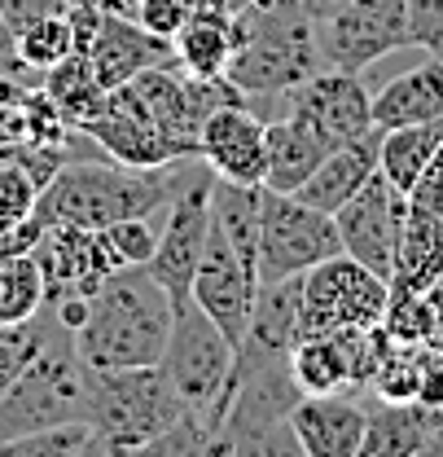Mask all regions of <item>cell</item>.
Returning a JSON list of instances; mask_svg holds the SVG:
<instances>
[{"label": "cell", "instance_id": "obj_15", "mask_svg": "<svg viewBox=\"0 0 443 457\" xmlns=\"http://www.w3.org/2000/svg\"><path fill=\"white\" fill-rule=\"evenodd\" d=\"M202 163L220 180L233 185H264L268 180V123L250 111L246 102L220 106L202 123L198 141Z\"/></svg>", "mask_w": 443, "mask_h": 457}, {"label": "cell", "instance_id": "obj_28", "mask_svg": "<svg viewBox=\"0 0 443 457\" xmlns=\"http://www.w3.org/2000/svg\"><path fill=\"white\" fill-rule=\"evenodd\" d=\"M443 317V290L431 286V290H395L390 286L387 312H382V330H387L395 343H413V347H426L435 326Z\"/></svg>", "mask_w": 443, "mask_h": 457}, {"label": "cell", "instance_id": "obj_19", "mask_svg": "<svg viewBox=\"0 0 443 457\" xmlns=\"http://www.w3.org/2000/svg\"><path fill=\"white\" fill-rule=\"evenodd\" d=\"M299 317H303V278L259 282L250 326L237 343V361H290L299 343Z\"/></svg>", "mask_w": 443, "mask_h": 457}, {"label": "cell", "instance_id": "obj_22", "mask_svg": "<svg viewBox=\"0 0 443 457\" xmlns=\"http://www.w3.org/2000/svg\"><path fill=\"white\" fill-rule=\"evenodd\" d=\"M443 422V409H426L417 400H378L365 422V440L356 457H422Z\"/></svg>", "mask_w": 443, "mask_h": 457}, {"label": "cell", "instance_id": "obj_42", "mask_svg": "<svg viewBox=\"0 0 443 457\" xmlns=\"http://www.w3.org/2000/svg\"><path fill=\"white\" fill-rule=\"evenodd\" d=\"M18 102H22V97H18ZM18 102H0V150L27 141V119H22V106H18Z\"/></svg>", "mask_w": 443, "mask_h": 457}, {"label": "cell", "instance_id": "obj_2", "mask_svg": "<svg viewBox=\"0 0 443 457\" xmlns=\"http://www.w3.org/2000/svg\"><path fill=\"white\" fill-rule=\"evenodd\" d=\"M193 159H202V154H193ZM193 159H180V163H167V168H127V163H114V159L66 163L40 189L36 216L45 225L79 228H106L114 220H132V216H159L171 203V194L180 189Z\"/></svg>", "mask_w": 443, "mask_h": 457}, {"label": "cell", "instance_id": "obj_20", "mask_svg": "<svg viewBox=\"0 0 443 457\" xmlns=\"http://www.w3.org/2000/svg\"><path fill=\"white\" fill-rule=\"evenodd\" d=\"M294 422V436L303 445L308 457H356L360 453V440H365V422H369V409L338 396H303L290 413Z\"/></svg>", "mask_w": 443, "mask_h": 457}, {"label": "cell", "instance_id": "obj_8", "mask_svg": "<svg viewBox=\"0 0 443 457\" xmlns=\"http://www.w3.org/2000/svg\"><path fill=\"white\" fill-rule=\"evenodd\" d=\"M342 255L338 220L330 212L308 207L294 194L264 185V220H259V282L303 278L316 264Z\"/></svg>", "mask_w": 443, "mask_h": 457}, {"label": "cell", "instance_id": "obj_3", "mask_svg": "<svg viewBox=\"0 0 443 457\" xmlns=\"http://www.w3.org/2000/svg\"><path fill=\"white\" fill-rule=\"evenodd\" d=\"M242 45L228 62V79L246 97H281L330 71L321 54V27L299 9V0H273L264 9H246Z\"/></svg>", "mask_w": 443, "mask_h": 457}, {"label": "cell", "instance_id": "obj_29", "mask_svg": "<svg viewBox=\"0 0 443 457\" xmlns=\"http://www.w3.org/2000/svg\"><path fill=\"white\" fill-rule=\"evenodd\" d=\"M62 335L57 317L45 308V317H31V321H0V396L22 378V370ZM70 335V330H66Z\"/></svg>", "mask_w": 443, "mask_h": 457}, {"label": "cell", "instance_id": "obj_11", "mask_svg": "<svg viewBox=\"0 0 443 457\" xmlns=\"http://www.w3.org/2000/svg\"><path fill=\"white\" fill-rule=\"evenodd\" d=\"M404 216H408V194H399L382 171H373L369 185L351 203H342L333 212L338 237H342V255H351L356 264L373 269L378 278L390 282L395 260H399Z\"/></svg>", "mask_w": 443, "mask_h": 457}, {"label": "cell", "instance_id": "obj_38", "mask_svg": "<svg viewBox=\"0 0 443 457\" xmlns=\"http://www.w3.org/2000/svg\"><path fill=\"white\" fill-rule=\"evenodd\" d=\"M408 36L417 49L443 62V0H408Z\"/></svg>", "mask_w": 443, "mask_h": 457}, {"label": "cell", "instance_id": "obj_36", "mask_svg": "<svg viewBox=\"0 0 443 457\" xmlns=\"http://www.w3.org/2000/svg\"><path fill=\"white\" fill-rule=\"evenodd\" d=\"M18 106H22V119H27V141H31V145H66V141H70L75 128L62 119L57 102L45 93V84H40V88H27Z\"/></svg>", "mask_w": 443, "mask_h": 457}, {"label": "cell", "instance_id": "obj_27", "mask_svg": "<svg viewBox=\"0 0 443 457\" xmlns=\"http://www.w3.org/2000/svg\"><path fill=\"white\" fill-rule=\"evenodd\" d=\"M45 93L57 102L62 119H66L75 132L88 128L97 114L106 111V102H111V88H102V79H97L88 54H70L66 62H57L53 71H45Z\"/></svg>", "mask_w": 443, "mask_h": 457}, {"label": "cell", "instance_id": "obj_10", "mask_svg": "<svg viewBox=\"0 0 443 457\" xmlns=\"http://www.w3.org/2000/svg\"><path fill=\"white\" fill-rule=\"evenodd\" d=\"M321 27V54L330 71L360 75L365 66L382 62L413 45L408 36V0H347Z\"/></svg>", "mask_w": 443, "mask_h": 457}, {"label": "cell", "instance_id": "obj_24", "mask_svg": "<svg viewBox=\"0 0 443 457\" xmlns=\"http://www.w3.org/2000/svg\"><path fill=\"white\" fill-rule=\"evenodd\" d=\"M330 150L333 145L303 114H281L268 123V180L264 185L277 189V194H294Z\"/></svg>", "mask_w": 443, "mask_h": 457}, {"label": "cell", "instance_id": "obj_39", "mask_svg": "<svg viewBox=\"0 0 443 457\" xmlns=\"http://www.w3.org/2000/svg\"><path fill=\"white\" fill-rule=\"evenodd\" d=\"M0 75L13 79V84H22V88H40V84H45V79L18 57V36H13V27H9L4 13H0Z\"/></svg>", "mask_w": 443, "mask_h": 457}, {"label": "cell", "instance_id": "obj_41", "mask_svg": "<svg viewBox=\"0 0 443 457\" xmlns=\"http://www.w3.org/2000/svg\"><path fill=\"white\" fill-rule=\"evenodd\" d=\"M417 404L426 409H443V352L426 347L422 356V387H417Z\"/></svg>", "mask_w": 443, "mask_h": 457}, {"label": "cell", "instance_id": "obj_45", "mask_svg": "<svg viewBox=\"0 0 443 457\" xmlns=\"http://www.w3.org/2000/svg\"><path fill=\"white\" fill-rule=\"evenodd\" d=\"M97 4H102V9H106V13H123V18H132V13H136V4H141V0H97Z\"/></svg>", "mask_w": 443, "mask_h": 457}, {"label": "cell", "instance_id": "obj_13", "mask_svg": "<svg viewBox=\"0 0 443 457\" xmlns=\"http://www.w3.org/2000/svg\"><path fill=\"white\" fill-rule=\"evenodd\" d=\"M443 278V150L426 176L408 189V216L399 237V260L390 286L395 290H431Z\"/></svg>", "mask_w": 443, "mask_h": 457}, {"label": "cell", "instance_id": "obj_46", "mask_svg": "<svg viewBox=\"0 0 443 457\" xmlns=\"http://www.w3.org/2000/svg\"><path fill=\"white\" fill-rule=\"evenodd\" d=\"M22 93H27L22 84H13V79H4V75H0V102H18Z\"/></svg>", "mask_w": 443, "mask_h": 457}, {"label": "cell", "instance_id": "obj_37", "mask_svg": "<svg viewBox=\"0 0 443 457\" xmlns=\"http://www.w3.org/2000/svg\"><path fill=\"white\" fill-rule=\"evenodd\" d=\"M189 13H193V9H189V0H141L132 18H136V22H141L150 36H159V40H167V45H171V40L185 31Z\"/></svg>", "mask_w": 443, "mask_h": 457}, {"label": "cell", "instance_id": "obj_4", "mask_svg": "<svg viewBox=\"0 0 443 457\" xmlns=\"http://www.w3.org/2000/svg\"><path fill=\"white\" fill-rule=\"evenodd\" d=\"M189 409L171 392L159 365L141 370H88V427L114 457L154 440Z\"/></svg>", "mask_w": 443, "mask_h": 457}, {"label": "cell", "instance_id": "obj_44", "mask_svg": "<svg viewBox=\"0 0 443 457\" xmlns=\"http://www.w3.org/2000/svg\"><path fill=\"white\" fill-rule=\"evenodd\" d=\"M193 13H242V0H189Z\"/></svg>", "mask_w": 443, "mask_h": 457}, {"label": "cell", "instance_id": "obj_6", "mask_svg": "<svg viewBox=\"0 0 443 457\" xmlns=\"http://www.w3.org/2000/svg\"><path fill=\"white\" fill-rule=\"evenodd\" d=\"M66 422H88V365L79 361L75 339L62 330L0 396V440Z\"/></svg>", "mask_w": 443, "mask_h": 457}, {"label": "cell", "instance_id": "obj_48", "mask_svg": "<svg viewBox=\"0 0 443 457\" xmlns=\"http://www.w3.org/2000/svg\"><path fill=\"white\" fill-rule=\"evenodd\" d=\"M439 290H443V278H439Z\"/></svg>", "mask_w": 443, "mask_h": 457}, {"label": "cell", "instance_id": "obj_32", "mask_svg": "<svg viewBox=\"0 0 443 457\" xmlns=\"http://www.w3.org/2000/svg\"><path fill=\"white\" fill-rule=\"evenodd\" d=\"M88 440H93L88 422H66V427L27 431V436L0 440V457H79Z\"/></svg>", "mask_w": 443, "mask_h": 457}, {"label": "cell", "instance_id": "obj_34", "mask_svg": "<svg viewBox=\"0 0 443 457\" xmlns=\"http://www.w3.org/2000/svg\"><path fill=\"white\" fill-rule=\"evenodd\" d=\"M40 203V185L31 180V171L18 168L13 159L0 154V233H9L13 225L31 220Z\"/></svg>", "mask_w": 443, "mask_h": 457}, {"label": "cell", "instance_id": "obj_17", "mask_svg": "<svg viewBox=\"0 0 443 457\" xmlns=\"http://www.w3.org/2000/svg\"><path fill=\"white\" fill-rule=\"evenodd\" d=\"M88 132L114 163H127V168H167V163H180V159H193V150H185L180 141H171L163 128H154L141 111H132L127 102H119L111 93L106 111L97 114Z\"/></svg>", "mask_w": 443, "mask_h": 457}, {"label": "cell", "instance_id": "obj_25", "mask_svg": "<svg viewBox=\"0 0 443 457\" xmlns=\"http://www.w3.org/2000/svg\"><path fill=\"white\" fill-rule=\"evenodd\" d=\"M242 45V18L237 13H189L185 31L171 40L176 66L198 79L228 75V62Z\"/></svg>", "mask_w": 443, "mask_h": 457}, {"label": "cell", "instance_id": "obj_47", "mask_svg": "<svg viewBox=\"0 0 443 457\" xmlns=\"http://www.w3.org/2000/svg\"><path fill=\"white\" fill-rule=\"evenodd\" d=\"M426 347H435V352H443V317H439V326H435V335H431V343Z\"/></svg>", "mask_w": 443, "mask_h": 457}, {"label": "cell", "instance_id": "obj_16", "mask_svg": "<svg viewBox=\"0 0 443 457\" xmlns=\"http://www.w3.org/2000/svg\"><path fill=\"white\" fill-rule=\"evenodd\" d=\"M290 111L303 114L330 145H342V141H356V137L373 132V93L351 71H321V75H312L308 84L294 88Z\"/></svg>", "mask_w": 443, "mask_h": 457}, {"label": "cell", "instance_id": "obj_35", "mask_svg": "<svg viewBox=\"0 0 443 457\" xmlns=\"http://www.w3.org/2000/svg\"><path fill=\"white\" fill-rule=\"evenodd\" d=\"M224 440H228V457H308L290 418L255 427V431H242V436H224Z\"/></svg>", "mask_w": 443, "mask_h": 457}, {"label": "cell", "instance_id": "obj_14", "mask_svg": "<svg viewBox=\"0 0 443 457\" xmlns=\"http://www.w3.org/2000/svg\"><path fill=\"white\" fill-rule=\"evenodd\" d=\"M31 255L45 273V303L62 295H97L102 282L114 273V260L97 228L45 225Z\"/></svg>", "mask_w": 443, "mask_h": 457}, {"label": "cell", "instance_id": "obj_40", "mask_svg": "<svg viewBox=\"0 0 443 457\" xmlns=\"http://www.w3.org/2000/svg\"><path fill=\"white\" fill-rule=\"evenodd\" d=\"M66 9H70V0H0V13L9 18L13 36H18L27 22L49 18V13H66Z\"/></svg>", "mask_w": 443, "mask_h": 457}, {"label": "cell", "instance_id": "obj_23", "mask_svg": "<svg viewBox=\"0 0 443 457\" xmlns=\"http://www.w3.org/2000/svg\"><path fill=\"white\" fill-rule=\"evenodd\" d=\"M443 119V62L431 57L373 93V128H408Z\"/></svg>", "mask_w": 443, "mask_h": 457}, {"label": "cell", "instance_id": "obj_7", "mask_svg": "<svg viewBox=\"0 0 443 457\" xmlns=\"http://www.w3.org/2000/svg\"><path fill=\"white\" fill-rule=\"evenodd\" d=\"M390 299V282L373 269L356 264L351 255H333L303 273V317H299V339L316 335H342V330H365L382 326Z\"/></svg>", "mask_w": 443, "mask_h": 457}, {"label": "cell", "instance_id": "obj_12", "mask_svg": "<svg viewBox=\"0 0 443 457\" xmlns=\"http://www.w3.org/2000/svg\"><path fill=\"white\" fill-rule=\"evenodd\" d=\"M255 295H259V269L211 220L202 260H198V273H193V303L220 326L228 339L242 343L246 326H250Z\"/></svg>", "mask_w": 443, "mask_h": 457}, {"label": "cell", "instance_id": "obj_31", "mask_svg": "<svg viewBox=\"0 0 443 457\" xmlns=\"http://www.w3.org/2000/svg\"><path fill=\"white\" fill-rule=\"evenodd\" d=\"M75 54V31H70V18L66 13H49V18H36L18 31V57L45 79V71H53L57 62Z\"/></svg>", "mask_w": 443, "mask_h": 457}, {"label": "cell", "instance_id": "obj_33", "mask_svg": "<svg viewBox=\"0 0 443 457\" xmlns=\"http://www.w3.org/2000/svg\"><path fill=\"white\" fill-rule=\"evenodd\" d=\"M106 251H111L114 269H145L154 260L159 246V228L150 225V216H132V220H114V225L97 228Z\"/></svg>", "mask_w": 443, "mask_h": 457}, {"label": "cell", "instance_id": "obj_1", "mask_svg": "<svg viewBox=\"0 0 443 457\" xmlns=\"http://www.w3.org/2000/svg\"><path fill=\"white\" fill-rule=\"evenodd\" d=\"M176 299L145 269H114L88 299L84 326L70 335L88 370H141L159 365L171 339Z\"/></svg>", "mask_w": 443, "mask_h": 457}, {"label": "cell", "instance_id": "obj_9", "mask_svg": "<svg viewBox=\"0 0 443 457\" xmlns=\"http://www.w3.org/2000/svg\"><path fill=\"white\" fill-rule=\"evenodd\" d=\"M211 189H216V171L202 159H193L180 189L163 207L150 273L163 282V290L176 299V308H185L193 299V273H198V260H202V246L211 233Z\"/></svg>", "mask_w": 443, "mask_h": 457}, {"label": "cell", "instance_id": "obj_18", "mask_svg": "<svg viewBox=\"0 0 443 457\" xmlns=\"http://www.w3.org/2000/svg\"><path fill=\"white\" fill-rule=\"evenodd\" d=\"M84 54L93 62L102 88H119V84L136 79L150 66L176 62V49L167 40L150 36L136 18H123V13H102V27H97V36H93V45Z\"/></svg>", "mask_w": 443, "mask_h": 457}, {"label": "cell", "instance_id": "obj_43", "mask_svg": "<svg viewBox=\"0 0 443 457\" xmlns=\"http://www.w3.org/2000/svg\"><path fill=\"white\" fill-rule=\"evenodd\" d=\"M342 4H347V0H299V9H303L312 22H325V18H333Z\"/></svg>", "mask_w": 443, "mask_h": 457}, {"label": "cell", "instance_id": "obj_30", "mask_svg": "<svg viewBox=\"0 0 443 457\" xmlns=\"http://www.w3.org/2000/svg\"><path fill=\"white\" fill-rule=\"evenodd\" d=\"M45 312V273L36 255H0V321H31Z\"/></svg>", "mask_w": 443, "mask_h": 457}, {"label": "cell", "instance_id": "obj_49", "mask_svg": "<svg viewBox=\"0 0 443 457\" xmlns=\"http://www.w3.org/2000/svg\"><path fill=\"white\" fill-rule=\"evenodd\" d=\"M93 4H97V0H93Z\"/></svg>", "mask_w": 443, "mask_h": 457}, {"label": "cell", "instance_id": "obj_5", "mask_svg": "<svg viewBox=\"0 0 443 457\" xmlns=\"http://www.w3.org/2000/svg\"><path fill=\"white\" fill-rule=\"evenodd\" d=\"M233 361H237V343L228 339L193 299L185 308H176L171 339H167L159 370H163V378L171 383V392L180 396V404L189 413L207 418L211 427H220L224 409H228Z\"/></svg>", "mask_w": 443, "mask_h": 457}, {"label": "cell", "instance_id": "obj_26", "mask_svg": "<svg viewBox=\"0 0 443 457\" xmlns=\"http://www.w3.org/2000/svg\"><path fill=\"white\" fill-rule=\"evenodd\" d=\"M439 150H443V119H435V123H408V128H387L378 137V171L387 176L399 194H408L426 176V168L435 163Z\"/></svg>", "mask_w": 443, "mask_h": 457}, {"label": "cell", "instance_id": "obj_21", "mask_svg": "<svg viewBox=\"0 0 443 457\" xmlns=\"http://www.w3.org/2000/svg\"><path fill=\"white\" fill-rule=\"evenodd\" d=\"M378 128L373 132H365V137H356V141H342V145H333L330 154L316 163V171L294 189V198H303L308 207H316V212H338L342 203H351L365 185H369V176L378 171Z\"/></svg>", "mask_w": 443, "mask_h": 457}]
</instances>
